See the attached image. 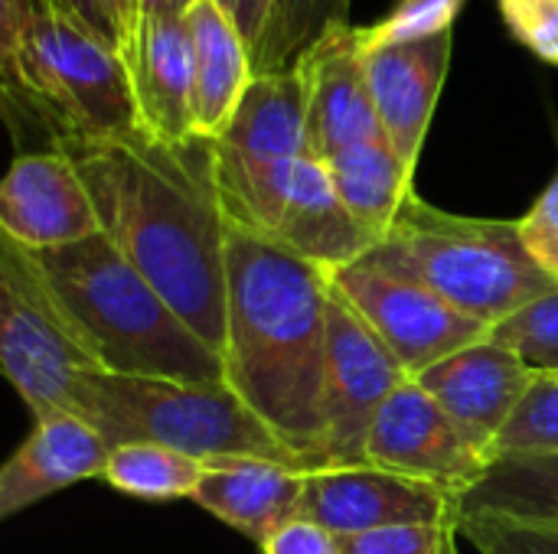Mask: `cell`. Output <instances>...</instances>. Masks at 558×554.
Returning <instances> with one entry per match:
<instances>
[{"label": "cell", "mask_w": 558, "mask_h": 554, "mask_svg": "<svg viewBox=\"0 0 558 554\" xmlns=\"http://www.w3.org/2000/svg\"><path fill=\"white\" fill-rule=\"evenodd\" d=\"M330 271L281 245L226 232V385L304 464L320 457Z\"/></svg>", "instance_id": "7a4b0ae2"}, {"label": "cell", "mask_w": 558, "mask_h": 554, "mask_svg": "<svg viewBox=\"0 0 558 554\" xmlns=\"http://www.w3.org/2000/svg\"><path fill=\"white\" fill-rule=\"evenodd\" d=\"M350 0H271L258 46L252 49V72L294 69L330 29L350 23Z\"/></svg>", "instance_id": "cb8c5ba5"}, {"label": "cell", "mask_w": 558, "mask_h": 554, "mask_svg": "<svg viewBox=\"0 0 558 554\" xmlns=\"http://www.w3.org/2000/svg\"><path fill=\"white\" fill-rule=\"evenodd\" d=\"M108 454L111 444L78 415L36 418L23 447L0 464V522L65 487L101 477Z\"/></svg>", "instance_id": "ac0fdd59"}, {"label": "cell", "mask_w": 558, "mask_h": 554, "mask_svg": "<svg viewBox=\"0 0 558 554\" xmlns=\"http://www.w3.org/2000/svg\"><path fill=\"white\" fill-rule=\"evenodd\" d=\"M49 3L114 52H124L131 29L137 23V0H49Z\"/></svg>", "instance_id": "1f68e13d"}, {"label": "cell", "mask_w": 558, "mask_h": 554, "mask_svg": "<svg viewBox=\"0 0 558 554\" xmlns=\"http://www.w3.org/2000/svg\"><path fill=\"white\" fill-rule=\"evenodd\" d=\"M0 372L33 418L72 411V382L88 362L49 320L13 245L0 235Z\"/></svg>", "instance_id": "30bf717a"}, {"label": "cell", "mask_w": 558, "mask_h": 554, "mask_svg": "<svg viewBox=\"0 0 558 554\" xmlns=\"http://www.w3.org/2000/svg\"><path fill=\"white\" fill-rule=\"evenodd\" d=\"M327 173L333 180V189L347 212L376 238V245L386 238L389 225L396 222L402 202L415 193L412 176L405 163L396 157L389 140L360 144L337 157H330Z\"/></svg>", "instance_id": "7402d4cb"}, {"label": "cell", "mask_w": 558, "mask_h": 554, "mask_svg": "<svg viewBox=\"0 0 558 554\" xmlns=\"http://www.w3.org/2000/svg\"><path fill=\"white\" fill-rule=\"evenodd\" d=\"M458 513V500L432 483L409 480L379 467H324L304 473L301 519H311L337 539L389 529L441 522Z\"/></svg>", "instance_id": "7c38bea8"}, {"label": "cell", "mask_w": 558, "mask_h": 554, "mask_svg": "<svg viewBox=\"0 0 558 554\" xmlns=\"http://www.w3.org/2000/svg\"><path fill=\"white\" fill-rule=\"evenodd\" d=\"M487 340L517 353L533 372L558 376V284L513 317L490 327Z\"/></svg>", "instance_id": "484cf974"}, {"label": "cell", "mask_w": 558, "mask_h": 554, "mask_svg": "<svg viewBox=\"0 0 558 554\" xmlns=\"http://www.w3.org/2000/svg\"><path fill=\"white\" fill-rule=\"evenodd\" d=\"M72 415L88 421L111 447L154 444L203 464L271 460L304 470L226 382H173L88 369L72 382Z\"/></svg>", "instance_id": "277c9868"}, {"label": "cell", "mask_w": 558, "mask_h": 554, "mask_svg": "<svg viewBox=\"0 0 558 554\" xmlns=\"http://www.w3.org/2000/svg\"><path fill=\"white\" fill-rule=\"evenodd\" d=\"M206 477V464L186 454L154 444H118L111 447L101 480L134 500L170 503L190 500Z\"/></svg>", "instance_id": "d4e9b609"}, {"label": "cell", "mask_w": 558, "mask_h": 554, "mask_svg": "<svg viewBox=\"0 0 558 554\" xmlns=\"http://www.w3.org/2000/svg\"><path fill=\"white\" fill-rule=\"evenodd\" d=\"M458 532L481 554H558V526L490 513H458Z\"/></svg>", "instance_id": "83f0119b"}, {"label": "cell", "mask_w": 558, "mask_h": 554, "mask_svg": "<svg viewBox=\"0 0 558 554\" xmlns=\"http://www.w3.org/2000/svg\"><path fill=\"white\" fill-rule=\"evenodd\" d=\"M262 554H340V539L324 526L298 516L262 545Z\"/></svg>", "instance_id": "e575fe53"}, {"label": "cell", "mask_w": 558, "mask_h": 554, "mask_svg": "<svg viewBox=\"0 0 558 554\" xmlns=\"http://www.w3.org/2000/svg\"><path fill=\"white\" fill-rule=\"evenodd\" d=\"M324 336V398H320V457L324 467H363L366 434L386 398L409 379L396 356L330 284Z\"/></svg>", "instance_id": "ba28073f"}, {"label": "cell", "mask_w": 558, "mask_h": 554, "mask_svg": "<svg viewBox=\"0 0 558 554\" xmlns=\"http://www.w3.org/2000/svg\"><path fill=\"white\" fill-rule=\"evenodd\" d=\"M366 258L418 281L487 327H497L558 284L526 255L517 222L445 212L415 193Z\"/></svg>", "instance_id": "5b68a950"}, {"label": "cell", "mask_w": 558, "mask_h": 554, "mask_svg": "<svg viewBox=\"0 0 558 554\" xmlns=\"http://www.w3.org/2000/svg\"><path fill=\"white\" fill-rule=\"evenodd\" d=\"M147 137L180 144L193 124V42L186 16H137L121 52Z\"/></svg>", "instance_id": "e0dca14e"}, {"label": "cell", "mask_w": 558, "mask_h": 554, "mask_svg": "<svg viewBox=\"0 0 558 554\" xmlns=\"http://www.w3.org/2000/svg\"><path fill=\"white\" fill-rule=\"evenodd\" d=\"M304 72L252 75L229 124L213 137V173L226 225L271 238L294 163L307 153Z\"/></svg>", "instance_id": "52a82bcc"}, {"label": "cell", "mask_w": 558, "mask_h": 554, "mask_svg": "<svg viewBox=\"0 0 558 554\" xmlns=\"http://www.w3.org/2000/svg\"><path fill=\"white\" fill-rule=\"evenodd\" d=\"M298 69L307 82V157L327 163L350 147L386 140L366 82L360 26L330 29Z\"/></svg>", "instance_id": "9a60e30c"}, {"label": "cell", "mask_w": 558, "mask_h": 554, "mask_svg": "<svg viewBox=\"0 0 558 554\" xmlns=\"http://www.w3.org/2000/svg\"><path fill=\"white\" fill-rule=\"evenodd\" d=\"M558 451V376H536L513 418L500 431L490 460L513 454H553ZM487 460V464H490Z\"/></svg>", "instance_id": "4316f807"}, {"label": "cell", "mask_w": 558, "mask_h": 554, "mask_svg": "<svg viewBox=\"0 0 558 554\" xmlns=\"http://www.w3.org/2000/svg\"><path fill=\"white\" fill-rule=\"evenodd\" d=\"M196 0H137V16H186Z\"/></svg>", "instance_id": "8d00e7d4"}, {"label": "cell", "mask_w": 558, "mask_h": 554, "mask_svg": "<svg viewBox=\"0 0 558 554\" xmlns=\"http://www.w3.org/2000/svg\"><path fill=\"white\" fill-rule=\"evenodd\" d=\"M193 42V124L199 137H219L245 85L252 82V52L232 20L213 3L196 0L186 13Z\"/></svg>", "instance_id": "44dd1931"}, {"label": "cell", "mask_w": 558, "mask_h": 554, "mask_svg": "<svg viewBox=\"0 0 558 554\" xmlns=\"http://www.w3.org/2000/svg\"><path fill=\"white\" fill-rule=\"evenodd\" d=\"M268 242L324 271L347 268L366 258L376 245V238L340 202L327 167L307 153L291 170L284 206Z\"/></svg>", "instance_id": "d6986e66"}, {"label": "cell", "mask_w": 558, "mask_h": 554, "mask_svg": "<svg viewBox=\"0 0 558 554\" xmlns=\"http://www.w3.org/2000/svg\"><path fill=\"white\" fill-rule=\"evenodd\" d=\"M366 464L432 483L454 500L471 490L487 467V460L464 441L415 379H405L373 418L366 434Z\"/></svg>", "instance_id": "8fae6325"}, {"label": "cell", "mask_w": 558, "mask_h": 554, "mask_svg": "<svg viewBox=\"0 0 558 554\" xmlns=\"http://www.w3.org/2000/svg\"><path fill=\"white\" fill-rule=\"evenodd\" d=\"M92 196L59 150L16 153L0 176V235L20 248L46 251L98 235Z\"/></svg>", "instance_id": "4fadbf2b"}, {"label": "cell", "mask_w": 558, "mask_h": 554, "mask_svg": "<svg viewBox=\"0 0 558 554\" xmlns=\"http://www.w3.org/2000/svg\"><path fill=\"white\" fill-rule=\"evenodd\" d=\"M461 7L464 0H399L386 20L373 26H360V42L363 49H376L389 42H415L448 33L454 29Z\"/></svg>", "instance_id": "f1b7e54d"}, {"label": "cell", "mask_w": 558, "mask_h": 554, "mask_svg": "<svg viewBox=\"0 0 558 554\" xmlns=\"http://www.w3.org/2000/svg\"><path fill=\"white\" fill-rule=\"evenodd\" d=\"M0 121L16 144L29 137L20 88V0H0Z\"/></svg>", "instance_id": "4dcf8cb0"}, {"label": "cell", "mask_w": 558, "mask_h": 554, "mask_svg": "<svg viewBox=\"0 0 558 554\" xmlns=\"http://www.w3.org/2000/svg\"><path fill=\"white\" fill-rule=\"evenodd\" d=\"M526 255L558 281V173L533 202V209L517 222Z\"/></svg>", "instance_id": "836d02e7"}, {"label": "cell", "mask_w": 558, "mask_h": 554, "mask_svg": "<svg viewBox=\"0 0 558 554\" xmlns=\"http://www.w3.org/2000/svg\"><path fill=\"white\" fill-rule=\"evenodd\" d=\"M13 251L49 320L88 369L173 382H226L222 356L170 310L101 232L62 248L29 251L13 245Z\"/></svg>", "instance_id": "3957f363"}, {"label": "cell", "mask_w": 558, "mask_h": 554, "mask_svg": "<svg viewBox=\"0 0 558 554\" xmlns=\"http://www.w3.org/2000/svg\"><path fill=\"white\" fill-rule=\"evenodd\" d=\"M304 473L271 460H213L190 500L255 545H265L281 526L298 519Z\"/></svg>", "instance_id": "ffe728a7"}, {"label": "cell", "mask_w": 558, "mask_h": 554, "mask_svg": "<svg viewBox=\"0 0 558 554\" xmlns=\"http://www.w3.org/2000/svg\"><path fill=\"white\" fill-rule=\"evenodd\" d=\"M454 52V29L415 39L363 49L369 95L386 131L389 147L415 173L445 78Z\"/></svg>", "instance_id": "2e32d148"}, {"label": "cell", "mask_w": 558, "mask_h": 554, "mask_svg": "<svg viewBox=\"0 0 558 554\" xmlns=\"http://www.w3.org/2000/svg\"><path fill=\"white\" fill-rule=\"evenodd\" d=\"M213 3L232 20V26L242 33V39H245V46L252 52L258 46V39H262L271 0H213Z\"/></svg>", "instance_id": "d590c367"}, {"label": "cell", "mask_w": 558, "mask_h": 554, "mask_svg": "<svg viewBox=\"0 0 558 554\" xmlns=\"http://www.w3.org/2000/svg\"><path fill=\"white\" fill-rule=\"evenodd\" d=\"M536 376L539 372H533L517 353L481 340L435 362L415 382L435 398L464 441L484 460H490L500 431L513 418Z\"/></svg>", "instance_id": "5bb4252c"}, {"label": "cell", "mask_w": 558, "mask_h": 554, "mask_svg": "<svg viewBox=\"0 0 558 554\" xmlns=\"http://www.w3.org/2000/svg\"><path fill=\"white\" fill-rule=\"evenodd\" d=\"M330 284L396 356L409 379H418L435 362L487 340L490 333L487 323L454 310L435 291L369 258L330 271Z\"/></svg>", "instance_id": "9c48e42d"}, {"label": "cell", "mask_w": 558, "mask_h": 554, "mask_svg": "<svg viewBox=\"0 0 558 554\" xmlns=\"http://www.w3.org/2000/svg\"><path fill=\"white\" fill-rule=\"evenodd\" d=\"M20 88L29 137L39 134L49 150L144 134L121 52L49 0H20Z\"/></svg>", "instance_id": "8992f818"}, {"label": "cell", "mask_w": 558, "mask_h": 554, "mask_svg": "<svg viewBox=\"0 0 558 554\" xmlns=\"http://www.w3.org/2000/svg\"><path fill=\"white\" fill-rule=\"evenodd\" d=\"M458 513L441 522L389 526L363 535L340 539V554H461L458 552Z\"/></svg>", "instance_id": "f546056e"}, {"label": "cell", "mask_w": 558, "mask_h": 554, "mask_svg": "<svg viewBox=\"0 0 558 554\" xmlns=\"http://www.w3.org/2000/svg\"><path fill=\"white\" fill-rule=\"evenodd\" d=\"M59 153L78 170L101 235L222 356L229 225L216 193L213 140L196 134L163 144L137 134Z\"/></svg>", "instance_id": "6da1fadb"}, {"label": "cell", "mask_w": 558, "mask_h": 554, "mask_svg": "<svg viewBox=\"0 0 558 554\" xmlns=\"http://www.w3.org/2000/svg\"><path fill=\"white\" fill-rule=\"evenodd\" d=\"M458 513L558 526V451L490 460L481 480L458 496Z\"/></svg>", "instance_id": "603a6c76"}, {"label": "cell", "mask_w": 558, "mask_h": 554, "mask_svg": "<svg viewBox=\"0 0 558 554\" xmlns=\"http://www.w3.org/2000/svg\"><path fill=\"white\" fill-rule=\"evenodd\" d=\"M510 33L539 59L558 65V0H497Z\"/></svg>", "instance_id": "d6a6232c"}]
</instances>
